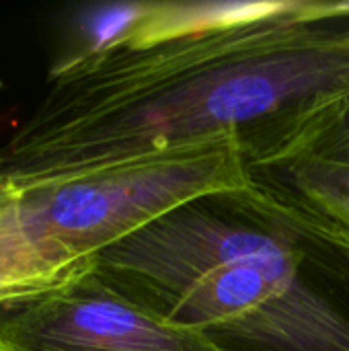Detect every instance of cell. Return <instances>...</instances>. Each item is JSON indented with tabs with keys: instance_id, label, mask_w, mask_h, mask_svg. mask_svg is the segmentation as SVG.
Masks as SVG:
<instances>
[{
	"instance_id": "cell-4",
	"label": "cell",
	"mask_w": 349,
	"mask_h": 351,
	"mask_svg": "<svg viewBox=\"0 0 349 351\" xmlns=\"http://www.w3.org/2000/svg\"><path fill=\"white\" fill-rule=\"evenodd\" d=\"M0 351H216L119 294L95 263L64 286L0 306Z\"/></svg>"
},
{
	"instance_id": "cell-2",
	"label": "cell",
	"mask_w": 349,
	"mask_h": 351,
	"mask_svg": "<svg viewBox=\"0 0 349 351\" xmlns=\"http://www.w3.org/2000/svg\"><path fill=\"white\" fill-rule=\"evenodd\" d=\"M95 269L216 351H349V230L251 181L175 206Z\"/></svg>"
},
{
	"instance_id": "cell-6",
	"label": "cell",
	"mask_w": 349,
	"mask_h": 351,
	"mask_svg": "<svg viewBox=\"0 0 349 351\" xmlns=\"http://www.w3.org/2000/svg\"><path fill=\"white\" fill-rule=\"evenodd\" d=\"M249 181L349 230V167L294 154L251 167Z\"/></svg>"
},
{
	"instance_id": "cell-8",
	"label": "cell",
	"mask_w": 349,
	"mask_h": 351,
	"mask_svg": "<svg viewBox=\"0 0 349 351\" xmlns=\"http://www.w3.org/2000/svg\"><path fill=\"white\" fill-rule=\"evenodd\" d=\"M294 154L349 167V93L315 115L288 156Z\"/></svg>"
},
{
	"instance_id": "cell-7",
	"label": "cell",
	"mask_w": 349,
	"mask_h": 351,
	"mask_svg": "<svg viewBox=\"0 0 349 351\" xmlns=\"http://www.w3.org/2000/svg\"><path fill=\"white\" fill-rule=\"evenodd\" d=\"M163 6L165 2H115L88 8L78 16L74 41L56 66L93 58L142 39L158 23Z\"/></svg>"
},
{
	"instance_id": "cell-5",
	"label": "cell",
	"mask_w": 349,
	"mask_h": 351,
	"mask_svg": "<svg viewBox=\"0 0 349 351\" xmlns=\"http://www.w3.org/2000/svg\"><path fill=\"white\" fill-rule=\"evenodd\" d=\"M95 261H74L29 222L19 187L0 173V306L64 286Z\"/></svg>"
},
{
	"instance_id": "cell-3",
	"label": "cell",
	"mask_w": 349,
	"mask_h": 351,
	"mask_svg": "<svg viewBox=\"0 0 349 351\" xmlns=\"http://www.w3.org/2000/svg\"><path fill=\"white\" fill-rule=\"evenodd\" d=\"M249 181L243 152L220 140L66 179L19 187L35 230L74 261L95 257L175 206Z\"/></svg>"
},
{
	"instance_id": "cell-1",
	"label": "cell",
	"mask_w": 349,
	"mask_h": 351,
	"mask_svg": "<svg viewBox=\"0 0 349 351\" xmlns=\"http://www.w3.org/2000/svg\"><path fill=\"white\" fill-rule=\"evenodd\" d=\"M346 93L349 2H165L142 39L51 68L0 173L25 187L220 140L249 171Z\"/></svg>"
}]
</instances>
